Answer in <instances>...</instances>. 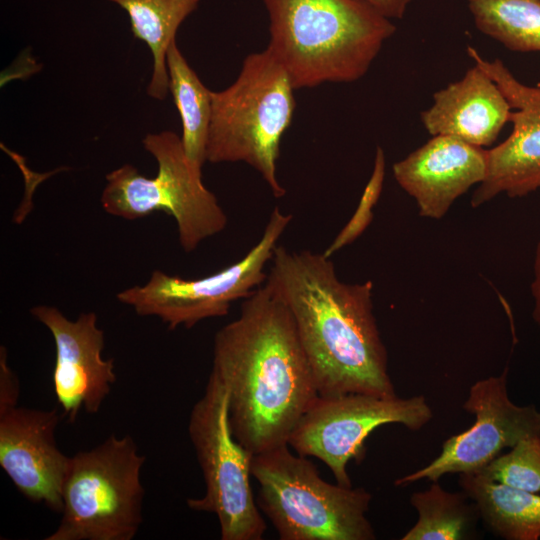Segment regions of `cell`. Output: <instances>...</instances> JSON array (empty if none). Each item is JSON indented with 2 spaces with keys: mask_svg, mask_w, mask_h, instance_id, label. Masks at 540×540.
Instances as JSON below:
<instances>
[{
  "mask_svg": "<svg viewBox=\"0 0 540 540\" xmlns=\"http://www.w3.org/2000/svg\"><path fill=\"white\" fill-rule=\"evenodd\" d=\"M211 372L226 388L234 437L253 455L287 445L318 396L293 318L267 282L215 334Z\"/></svg>",
  "mask_w": 540,
  "mask_h": 540,
  "instance_id": "obj_1",
  "label": "cell"
},
{
  "mask_svg": "<svg viewBox=\"0 0 540 540\" xmlns=\"http://www.w3.org/2000/svg\"><path fill=\"white\" fill-rule=\"evenodd\" d=\"M266 282L293 318L318 395H396L372 281L343 282L324 253L277 245Z\"/></svg>",
  "mask_w": 540,
  "mask_h": 540,
  "instance_id": "obj_2",
  "label": "cell"
},
{
  "mask_svg": "<svg viewBox=\"0 0 540 540\" xmlns=\"http://www.w3.org/2000/svg\"><path fill=\"white\" fill-rule=\"evenodd\" d=\"M269 17L267 50L296 89L362 78L396 31L358 0H262Z\"/></svg>",
  "mask_w": 540,
  "mask_h": 540,
  "instance_id": "obj_3",
  "label": "cell"
},
{
  "mask_svg": "<svg viewBox=\"0 0 540 540\" xmlns=\"http://www.w3.org/2000/svg\"><path fill=\"white\" fill-rule=\"evenodd\" d=\"M294 91L287 72L267 49L249 54L236 80L211 93L207 161L244 162L262 176L274 197H283L277 161L296 107Z\"/></svg>",
  "mask_w": 540,
  "mask_h": 540,
  "instance_id": "obj_4",
  "label": "cell"
},
{
  "mask_svg": "<svg viewBox=\"0 0 540 540\" xmlns=\"http://www.w3.org/2000/svg\"><path fill=\"white\" fill-rule=\"evenodd\" d=\"M251 476L259 485L257 505L281 540L376 539L366 516L371 493L326 482L288 444L253 455Z\"/></svg>",
  "mask_w": 540,
  "mask_h": 540,
  "instance_id": "obj_5",
  "label": "cell"
},
{
  "mask_svg": "<svg viewBox=\"0 0 540 540\" xmlns=\"http://www.w3.org/2000/svg\"><path fill=\"white\" fill-rule=\"evenodd\" d=\"M142 144L157 162L156 176L146 177L131 164L114 169L106 175L101 205L109 215L127 220L164 211L176 222L181 248L190 253L225 229L227 215L203 184L202 171L189 162L179 135L149 133Z\"/></svg>",
  "mask_w": 540,
  "mask_h": 540,
  "instance_id": "obj_6",
  "label": "cell"
},
{
  "mask_svg": "<svg viewBox=\"0 0 540 540\" xmlns=\"http://www.w3.org/2000/svg\"><path fill=\"white\" fill-rule=\"evenodd\" d=\"M145 460L131 436L114 434L71 456L61 521L45 540H132L143 521Z\"/></svg>",
  "mask_w": 540,
  "mask_h": 540,
  "instance_id": "obj_7",
  "label": "cell"
},
{
  "mask_svg": "<svg viewBox=\"0 0 540 540\" xmlns=\"http://www.w3.org/2000/svg\"><path fill=\"white\" fill-rule=\"evenodd\" d=\"M188 434L205 483L204 495L187 499L188 507L215 514L222 540H261L267 525L250 485L253 454L232 433L227 391L213 372L191 410Z\"/></svg>",
  "mask_w": 540,
  "mask_h": 540,
  "instance_id": "obj_8",
  "label": "cell"
},
{
  "mask_svg": "<svg viewBox=\"0 0 540 540\" xmlns=\"http://www.w3.org/2000/svg\"><path fill=\"white\" fill-rule=\"evenodd\" d=\"M291 220V214L275 207L258 242L230 266L196 279L154 270L145 284L126 288L116 298L140 316L159 318L171 330L225 316L234 302L246 299L266 282L265 268Z\"/></svg>",
  "mask_w": 540,
  "mask_h": 540,
  "instance_id": "obj_9",
  "label": "cell"
},
{
  "mask_svg": "<svg viewBox=\"0 0 540 540\" xmlns=\"http://www.w3.org/2000/svg\"><path fill=\"white\" fill-rule=\"evenodd\" d=\"M433 418L422 395L410 398L347 393L318 395L302 416L289 439V446L302 456H314L325 463L336 483L352 486L347 473L351 460L360 463L365 441L378 427L401 424L418 431Z\"/></svg>",
  "mask_w": 540,
  "mask_h": 540,
  "instance_id": "obj_10",
  "label": "cell"
},
{
  "mask_svg": "<svg viewBox=\"0 0 540 540\" xmlns=\"http://www.w3.org/2000/svg\"><path fill=\"white\" fill-rule=\"evenodd\" d=\"M507 371L481 379L470 387L463 409L474 414L473 425L446 439L432 462L397 479L395 485L423 479L435 482L446 474L480 471L503 449L540 436V412L532 405L518 406L509 399Z\"/></svg>",
  "mask_w": 540,
  "mask_h": 540,
  "instance_id": "obj_11",
  "label": "cell"
},
{
  "mask_svg": "<svg viewBox=\"0 0 540 540\" xmlns=\"http://www.w3.org/2000/svg\"><path fill=\"white\" fill-rule=\"evenodd\" d=\"M467 53L494 80L509 102L511 134L496 147L487 150V172L471 198L478 208L500 194L521 198L540 189V86L521 83L495 59L485 60L476 49Z\"/></svg>",
  "mask_w": 540,
  "mask_h": 540,
  "instance_id": "obj_12",
  "label": "cell"
},
{
  "mask_svg": "<svg viewBox=\"0 0 540 540\" xmlns=\"http://www.w3.org/2000/svg\"><path fill=\"white\" fill-rule=\"evenodd\" d=\"M31 315L51 333L56 349L53 389L70 423L79 412L97 413L116 382L114 359H104V332L94 312L68 319L58 308L38 305Z\"/></svg>",
  "mask_w": 540,
  "mask_h": 540,
  "instance_id": "obj_13",
  "label": "cell"
},
{
  "mask_svg": "<svg viewBox=\"0 0 540 540\" xmlns=\"http://www.w3.org/2000/svg\"><path fill=\"white\" fill-rule=\"evenodd\" d=\"M58 409L14 407L0 413V466L27 499L61 513L71 457L57 446Z\"/></svg>",
  "mask_w": 540,
  "mask_h": 540,
  "instance_id": "obj_14",
  "label": "cell"
},
{
  "mask_svg": "<svg viewBox=\"0 0 540 540\" xmlns=\"http://www.w3.org/2000/svg\"><path fill=\"white\" fill-rule=\"evenodd\" d=\"M392 169L398 185L416 201L419 215L438 220L458 197L484 180L487 150L435 135Z\"/></svg>",
  "mask_w": 540,
  "mask_h": 540,
  "instance_id": "obj_15",
  "label": "cell"
},
{
  "mask_svg": "<svg viewBox=\"0 0 540 540\" xmlns=\"http://www.w3.org/2000/svg\"><path fill=\"white\" fill-rule=\"evenodd\" d=\"M511 106L498 85L479 66L433 95L421 112L424 128L477 147L490 146L510 120Z\"/></svg>",
  "mask_w": 540,
  "mask_h": 540,
  "instance_id": "obj_16",
  "label": "cell"
},
{
  "mask_svg": "<svg viewBox=\"0 0 540 540\" xmlns=\"http://www.w3.org/2000/svg\"><path fill=\"white\" fill-rule=\"evenodd\" d=\"M459 475L462 492L494 534L507 540L540 538V495L493 481L479 471Z\"/></svg>",
  "mask_w": 540,
  "mask_h": 540,
  "instance_id": "obj_17",
  "label": "cell"
},
{
  "mask_svg": "<svg viewBox=\"0 0 540 540\" xmlns=\"http://www.w3.org/2000/svg\"><path fill=\"white\" fill-rule=\"evenodd\" d=\"M129 16L134 36L150 48L153 71L147 94L162 101L169 92L167 51L175 41L182 22L197 8L201 0H109Z\"/></svg>",
  "mask_w": 540,
  "mask_h": 540,
  "instance_id": "obj_18",
  "label": "cell"
},
{
  "mask_svg": "<svg viewBox=\"0 0 540 540\" xmlns=\"http://www.w3.org/2000/svg\"><path fill=\"white\" fill-rule=\"evenodd\" d=\"M169 91L179 112L182 124L181 140L189 162L202 170L207 162V142L209 136L212 99L210 91L190 67L178 48L172 42L167 51Z\"/></svg>",
  "mask_w": 540,
  "mask_h": 540,
  "instance_id": "obj_19",
  "label": "cell"
},
{
  "mask_svg": "<svg viewBox=\"0 0 540 540\" xmlns=\"http://www.w3.org/2000/svg\"><path fill=\"white\" fill-rule=\"evenodd\" d=\"M479 31L514 52H540V0H468Z\"/></svg>",
  "mask_w": 540,
  "mask_h": 540,
  "instance_id": "obj_20",
  "label": "cell"
},
{
  "mask_svg": "<svg viewBox=\"0 0 540 540\" xmlns=\"http://www.w3.org/2000/svg\"><path fill=\"white\" fill-rule=\"evenodd\" d=\"M464 492H449L438 481L424 491L411 495V505L418 512L416 524L402 540L465 539L478 515L475 504L467 501Z\"/></svg>",
  "mask_w": 540,
  "mask_h": 540,
  "instance_id": "obj_21",
  "label": "cell"
},
{
  "mask_svg": "<svg viewBox=\"0 0 540 540\" xmlns=\"http://www.w3.org/2000/svg\"><path fill=\"white\" fill-rule=\"evenodd\" d=\"M485 477L532 493L540 492V436L526 438L479 471Z\"/></svg>",
  "mask_w": 540,
  "mask_h": 540,
  "instance_id": "obj_22",
  "label": "cell"
},
{
  "mask_svg": "<svg viewBox=\"0 0 540 540\" xmlns=\"http://www.w3.org/2000/svg\"><path fill=\"white\" fill-rule=\"evenodd\" d=\"M384 177L385 155L383 149L377 147L373 171L358 206L350 220L323 252L326 257L331 258L337 251L354 242L370 225L373 218V208L382 192Z\"/></svg>",
  "mask_w": 540,
  "mask_h": 540,
  "instance_id": "obj_23",
  "label": "cell"
},
{
  "mask_svg": "<svg viewBox=\"0 0 540 540\" xmlns=\"http://www.w3.org/2000/svg\"><path fill=\"white\" fill-rule=\"evenodd\" d=\"M20 396L18 377L7 362V351L1 346L0 350V413L17 406Z\"/></svg>",
  "mask_w": 540,
  "mask_h": 540,
  "instance_id": "obj_24",
  "label": "cell"
},
{
  "mask_svg": "<svg viewBox=\"0 0 540 540\" xmlns=\"http://www.w3.org/2000/svg\"><path fill=\"white\" fill-rule=\"evenodd\" d=\"M382 16L392 20L401 19L413 0H358Z\"/></svg>",
  "mask_w": 540,
  "mask_h": 540,
  "instance_id": "obj_25",
  "label": "cell"
},
{
  "mask_svg": "<svg viewBox=\"0 0 540 540\" xmlns=\"http://www.w3.org/2000/svg\"><path fill=\"white\" fill-rule=\"evenodd\" d=\"M530 290L533 300V319L540 326V239L534 251Z\"/></svg>",
  "mask_w": 540,
  "mask_h": 540,
  "instance_id": "obj_26",
  "label": "cell"
}]
</instances>
